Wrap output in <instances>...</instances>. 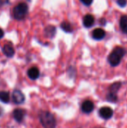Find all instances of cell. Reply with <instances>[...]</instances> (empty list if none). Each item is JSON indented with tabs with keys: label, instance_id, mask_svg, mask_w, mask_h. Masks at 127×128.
Listing matches in <instances>:
<instances>
[{
	"label": "cell",
	"instance_id": "5b68a950",
	"mask_svg": "<svg viewBox=\"0 0 127 128\" xmlns=\"http://www.w3.org/2000/svg\"><path fill=\"white\" fill-rule=\"evenodd\" d=\"M114 112L112 110V109H111L109 106H104L100 109L99 110V115L100 116L106 120L110 119L112 116H113Z\"/></svg>",
	"mask_w": 127,
	"mask_h": 128
},
{
	"label": "cell",
	"instance_id": "6da1fadb",
	"mask_svg": "<svg viewBox=\"0 0 127 128\" xmlns=\"http://www.w3.org/2000/svg\"><path fill=\"white\" fill-rule=\"evenodd\" d=\"M126 54H127V50L125 48L121 46L115 47L108 57V61L110 65L112 67H116L119 65L122 58L124 57Z\"/></svg>",
	"mask_w": 127,
	"mask_h": 128
},
{
	"label": "cell",
	"instance_id": "d6986e66",
	"mask_svg": "<svg viewBox=\"0 0 127 128\" xmlns=\"http://www.w3.org/2000/svg\"><path fill=\"white\" fill-rule=\"evenodd\" d=\"M85 5H86V6H89V5H91V4H92V2H93V0H80Z\"/></svg>",
	"mask_w": 127,
	"mask_h": 128
},
{
	"label": "cell",
	"instance_id": "8fae6325",
	"mask_svg": "<svg viewBox=\"0 0 127 128\" xmlns=\"http://www.w3.org/2000/svg\"><path fill=\"white\" fill-rule=\"evenodd\" d=\"M27 74H28V76L31 80H35L40 76V70L37 67H32V68H29L28 70Z\"/></svg>",
	"mask_w": 127,
	"mask_h": 128
},
{
	"label": "cell",
	"instance_id": "5bb4252c",
	"mask_svg": "<svg viewBox=\"0 0 127 128\" xmlns=\"http://www.w3.org/2000/svg\"><path fill=\"white\" fill-rule=\"evenodd\" d=\"M121 85H122V83L121 82H114L112 86H110V87L109 88V92H111V93H113V94H117L118 92L119 91V89L121 88Z\"/></svg>",
	"mask_w": 127,
	"mask_h": 128
},
{
	"label": "cell",
	"instance_id": "44dd1931",
	"mask_svg": "<svg viewBox=\"0 0 127 128\" xmlns=\"http://www.w3.org/2000/svg\"><path fill=\"white\" fill-rule=\"evenodd\" d=\"M6 2H7V0H0V8L2 7Z\"/></svg>",
	"mask_w": 127,
	"mask_h": 128
},
{
	"label": "cell",
	"instance_id": "277c9868",
	"mask_svg": "<svg viewBox=\"0 0 127 128\" xmlns=\"http://www.w3.org/2000/svg\"><path fill=\"white\" fill-rule=\"evenodd\" d=\"M12 100L15 104H21L25 101V96L20 90L15 89L12 93Z\"/></svg>",
	"mask_w": 127,
	"mask_h": 128
},
{
	"label": "cell",
	"instance_id": "4fadbf2b",
	"mask_svg": "<svg viewBox=\"0 0 127 128\" xmlns=\"http://www.w3.org/2000/svg\"><path fill=\"white\" fill-rule=\"evenodd\" d=\"M120 26L124 33L127 34V16L124 15L121 16L120 20Z\"/></svg>",
	"mask_w": 127,
	"mask_h": 128
},
{
	"label": "cell",
	"instance_id": "7c38bea8",
	"mask_svg": "<svg viewBox=\"0 0 127 128\" xmlns=\"http://www.w3.org/2000/svg\"><path fill=\"white\" fill-rule=\"evenodd\" d=\"M55 32H56V28L54 26H48L47 27H46V28L44 30L45 35L50 38H52L55 36Z\"/></svg>",
	"mask_w": 127,
	"mask_h": 128
},
{
	"label": "cell",
	"instance_id": "9c48e42d",
	"mask_svg": "<svg viewBox=\"0 0 127 128\" xmlns=\"http://www.w3.org/2000/svg\"><path fill=\"white\" fill-rule=\"evenodd\" d=\"M105 36H106V32L103 28H95L93 31L92 37L95 40H102V39H103L105 38Z\"/></svg>",
	"mask_w": 127,
	"mask_h": 128
},
{
	"label": "cell",
	"instance_id": "7402d4cb",
	"mask_svg": "<svg viewBox=\"0 0 127 128\" xmlns=\"http://www.w3.org/2000/svg\"><path fill=\"white\" fill-rule=\"evenodd\" d=\"M3 36H4V32H3V30L0 28V39L2 38Z\"/></svg>",
	"mask_w": 127,
	"mask_h": 128
},
{
	"label": "cell",
	"instance_id": "ba28073f",
	"mask_svg": "<svg viewBox=\"0 0 127 128\" xmlns=\"http://www.w3.org/2000/svg\"><path fill=\"white\" fill-rule=\"evenodd\" d=\"M2 52L4 53V55L8 58H11L14 56L15 51H14V48L12 46L11 44H6L4 45V46L2 47Z\"/></svg>",
	"mask_w": 127,
	"mask_h": 128
},
{
	"label": "cell",
	"instance_id": "30bf717a",
	"mask_svg": "<svg viewBox=\"0 0 127 128\" xmlns=\"http://www.w3.org/2000/svg\"><path fill=\"white\" fill-rule=\"evenodd\" d=\"M95 22L94 16L91 14H87L83 18V25L86 28H91L94 26Z\"/></svg>",
	"mask_w": 127,
	"mask_h": 128
},
{
	"label": "cell",
	"instance_id": "ac0fdd59",
	"mask_svg": "<svg viewBox=\"0 0 127 128\" xmlns=\"http://www.w3.org/2000/svg\"><path fill=\"white\" fill-rule=\"evenodd\" d=\"M117 3H118V4L120 7L124 8V7H125V6L127 5V0H118V1H117Z\"/></svg>",
	"mask_w": 127,
	"mask_h": 128
},
{
	"label": "cell",
	"instance_id": "ffe728a7",
	"mask_svg": "<svg viewBox=\"0 0 127 128\" xmlns=\"http://www.w3.org/2000/svg\"><path fill=\"white\" fill-rule=\"evenodd\" d=\"M100 23H101V25L105 26V25H106V19L102 18V19L100 20Z\"/></svg>",
	"mask_w": 127,
	"mask_h": 128
},
{
	"label": "cell",
	"instance_id": "8992f818",
	"mask_svg": "<svg viewBox=\"0 0 127 128\" xmlns=\"http://www.w3.org/2000/svg\"><path fill=\"white\" fill-rule=\"evenodd\" d=\"M25 116V111L23 109H15L13 112V118L17 123H21Z\"/></svg>",
	"mask_w": 127,
	"mask_h": 128
},
{
	"label": "cell",
	"instance_id": "cb8c5ba5",
	"mask_svg": "<svg viewBox=\"0 0 127 128\" xmlns=\"http://www.w3.org/2000/svg\"><path fill=\"white\" fill-rule=\"evenodd\" d=\"M101 128V127H97V128Z\"/></svg>",
	"mask_w": 127,
	"mask_h": 128
},
{
	"label": "cell",
	"instance_id": "2e32d148",
	"mask_svg": "<svg viewBox=\"0 0 127 128\" xmlns=\"http://www.w3.org/2000/svg\"><path fill=\"white\" fill-rule=\"evenodd\" d=\"M60 26H61V28H62V30L64 31L65 32L70 33V32H73V27H72L71 24H70L69 22H67V21H64V22H62L61 23Z\"/></svg>",
	"mask_w": 127,
	"mask_h": 128
},
{
	"label": "cell",
	"instance_id": "e0dca14e",
	"mask_svg": "<svg viewBox=\"0 0 127 128\" xmlns=\"http://www.w3.org/2000/svg\"><path fill=\"white\" fill-rule=\"evenodd\" d=\"M106 100L111 103H116L118 100V98L117 94H113V93L109 92L106 95Z\"/></svg>",
	"mask_w": 127,
	"mask_h": 128
},
{
	"label": "cell",
	"instance_id": "52a82bcc",
	"mask_svg": "<svg viewBox=\"0 0 127 128\" xmlns=\"http://www.w3.org/2000/svg\"><path fill=\"white\" fill-rule=\"evenodd\" d=\"M94 109V104L91 100H85L82 104V111L84 113L89 114L93 112Z\"/></svg>",
	"mask_w": 127,
	"mask_h": 128
},
{
	"label": "cell",
	"instance_id": "7a4b0ae2",
	"mask_svg": "<svg viewBox=\"0 0 127 128\" xmlns=\"http://www.w3.org/2000/svg\"><path fill=\"white\" fill-rule=\"evenodd\" d=\"M39 119L43 128H55L56 127L55 118L49 111H41L39 113Z\"/></svg>",
	"mask_w": 127,
	"mask_h": 128
},
{
	"label": "cell",
	"instance_id": "9a60e30c",
	"mask_svg": "<svg viewBox=\"0 0 127 128\" xmlns=\"http://www.w3.org/2000/svg\"><path fill=\"white\" fill-rule=\"evenodd\" d=\"M0 101L4 104H7L10 102V94L8 92H0Z\"/></svg>",
	"mask_w": 127,
	"mask_h": 128
},
{
	"label": "cell",
	"instance_id": "3957f363",
	"mask_svg": "<svg viewBox=\"0 0 127 128\" xmlns=\"http://www.w3.org/2000/svg\"><path fill=\"white\" fill-rule=\"evenodd\" d=\"M28 11V6L25 2H21L16 4L13 10V15L16 20H23Z\"/></svg>",
	"mask_w": 127,
	"mask_h": 128
},
{
	"label": "cell",
	"instance_id": "603a6c76",
	"mask_svg": "<svg viewBox=\"0 0 127 128\" xmlns=\"http://www.w3.org/2000/svg\"><path fill=\"white\" fill-rule=\"evenodd\" d=\"M1 114H2V110H1V108L0 107V116H1Z\"/></svg>",
	"mask_w": 127,
	"mask_h": 128
}]
</instances>
